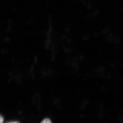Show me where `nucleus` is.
Listing matches in <instances>:
<instances>
[{"label": "nucleus", "mask_w": 123, "mask_h": 123, "mask_svg": "<svg viewBox=\"0 0 123 123\" xmlns=\"http://www.w3.org/2000/svg\"><path fill=\"white\" fill-rule=\"evenodd\" d=\"M0 123H3V121H4V119H3V117H2L1 115L0 116Z\"/></svg>", "instance_id": "nucleus-2"}, {"label": "nucleus", "mask_w": 123, "mask_h": 123, "mask_svg": "<svg viewBox=\"0 0 123 123\" xmlns=\"http://www.w3.org/2000/svg\"><path fill=\"white\" fill-rule=\"evenodd\" d=\"M19 123L17 122H10V123Z\"/></svg>", "instance_id": "nucleus-3"}, {"label": "nucleus", "mask_w": 123, "mask_h": 123, "mask_svg": "<svg viewBox=\"0 0 123 123\" xmlns=\"http://www.w3.org/2000/svg\"><path fill=\"white\" fill-rule=\"evenodd\" d=\"M41 123H52L49 119L46 118L43 120Z\"/></svg>", "instance_id": "nucleus-1"}]
</instances>
